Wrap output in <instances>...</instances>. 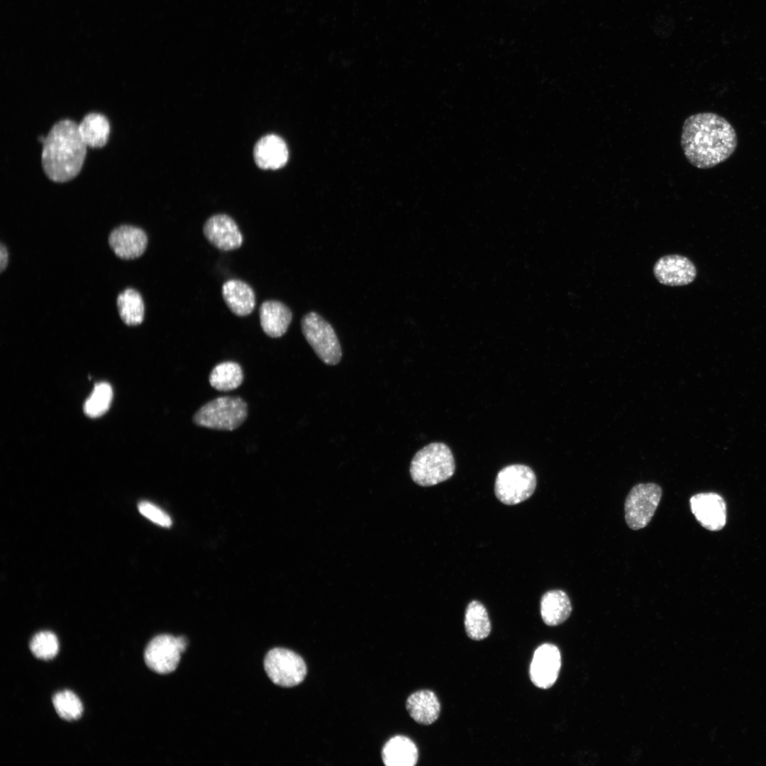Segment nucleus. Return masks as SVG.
Here are the masks:
<instances>
[{"mask_svg":"<svg viewBox=\"0 0 766 766\" xmlns=\"http://www.w3.org/2000/svg\"><path fill=\"white\" fill-rule=\"evenodd\" d=\"M117 306L122 321L128 326L140 324L144 318V304L141 295L133 289H127L117 297Z\"/></svg>","mask_w":766,"mask_h":766,"instance_id":"nucleus-24","label":"nucleus"},{"mask_svg":"<svg viewBox=\"0 0 766 766\" xmlns=\"http://www.w3.org/2000/svg\"><path fill=\"white\" fill-rule=\"evenodd\" d=\"M109 243L113 252L123 260L135 259L145 252L148 238L143 230L133 226L123 225L113 229L109 235Z\"/></svg>","mask_w":766,"mask_h":766,"instance_id":"nucleus-14","label":"nucleus"},{"mask_svg":"<svg viewBox=\"0 0 766 766\" xmlns=\"http://www.w3.org/2000/svg\"><path fill=\"white\" fill-rule=\"evenodd\" d=\"M30 649L32 653L39 659H52L57 654L59 649L57 638L52 632L40 631L32 638Z\"/></svg>","mask_w":766,"mask_h":766,"instance_id":"nucleus-27","label":"nucleus"},{"mask_svg":"<svg viewBox=\"0 0 766 766\" xmlns=\"http://www.w3.org/2000/svg\"><path fill=\"white\" fill-rule=\"evenodd\" d=\"M259 316L262 329L271 338L282 336L292 319V313L287 306L274 300L264 301L260 307Z\"/></svg>","mask_w":766,"mask_h":766,"instance_id":"nucleus-16","label":"nucleus"},{"mask_svg":"<svg viewBox=\"0 0 766 766\" xmlns=\"http://www.w3.org/2000/svg\"><path fill=\"white\" fill-rule=\"evenodd\" d=\"M87 148L78 123L71 119L57 121L43 142L41 164L45 175L55 182L72 179L82 168Z\"/></svg>","mask_w":766,"mask_h":766,"instance_id":"nucleus-2","label":"nucleus"},{"mask_svg":"<svg viewBox=\"0 0 766 766\" xmlns=\"http://www.w3.org/2000/svg\"><path fill=\"white\" fill-rule=\"evenodd\" d=\"M406 706L411 717L423 725L434 723L440 713L438 699L433 692L427 689L411 694L406 700Z\"/></svg>","mask_w":766,"mask_h":766,"instance_id":"nucleus-18","label":"nucleus"},{"mask_svg":"<svg viewBox=\"0 0 766 766\" xmlns=\"http://www.w3.org/2000/svg\"><path fill=\"white\" fill-rule=\"evenodd\" d=\"M572 613L567 594L561 589L545 592L540 600V614L543 622L550 626L565 622Z\"/></svg>","mask_w":766,"mask_h":766,"instance_id":"nucleus-20","label":"nucleus"},{"mask_svg":"<svg viewBox=\"0 0 766 766\" xmlns=\"http://www.w3.org/2000/svg\"><path fill=\"white\" fill-rule=\"evenodd\" d=\"M465 628L469 638L481 640L490 634L491 623L487 611L479 601H470L465 614Z\"/></svg>","mask_w":766,"mask_h":766,"instance_id":"nucleus-22","label":"nucleus"},{"mask_svg":"<svg viewBox=\"0 0 766 766\" xmlns=\"http://www.w3.org/2000/svg\"><path fill=\"white\" fill-rule=\"evenodd\" d=\"M253 155L255 162L260 168L277 170L287 163L289 152L282 138L274 134H269L257 142Z\"/></svg>","mask_w":766,"mask_h":766,"instance_id":"nucleus-15","label":"nucleus"},{"mask_svg":"<svg viewBox=\"0 0 766 766\" xmlns=\"http://www.w3.org/2000/svg\"><path fill=\"white\" fill-rule=\"evenodd\" d=\"M653 274L662 284L677 287L692 282L696 278V270L688 257L680 255H667L655 262Z\"/></svg>","mask_w":766,"mask_h":766,"instance_id":"nucleus-11","label":"nucleus"},{"mask_svg":"<svg viewBox=\"0 0 766 766\" xmlns=\"http://www.w3.org/2000/svg\"><path fill=\"white\" fill-rule=\"evenodd\" d=\"M113 397L111 387L106 382L95 385L91 395L84 404L86 414L95 418L104 414L109 408Z\"/></svg>","mask_w":766,"mask_h":766,"instance_id":"nucleus-25","label":"nucleus"},{"mask_svg":"<svg viewBox=\"0 0 766 766\" xmlns=\"http://www.w3.org/2000/svg\"><path fill=\"white\" fill-rule=\"evenodd\" d=\"M455 470V460L450 448L443 443H432L414 455L409 472L416 484L430 487L450 479Z\"/></svg>","mask_w":766,"mask_h":766,"instance_id":"nucleus-3","label":"nucleus"},{"mask_svg":"<svg viewBox=\"0 0 766 766\" xmlns=\"http://www.w3.org/2000/svg\"><path fill=\"white\" fill-rule=\"evenodd\" d=\"M52 703L57 714L65 720H77L82 716V702L69 690L56 693L52 697Z\"/></svg>","mask_w":766,"mask_h":766,"instance_id":"nucleus-26","label":"nucleus"},{"mask_svg":"<svg viewBox=\"0 0 766 766\" xmlns=\"http://www.w3.org/2000/svg\"><path fill=\"white\" fill-rule=\"evenodd\" d=\"M138 509L143 516L160 526L169 527L172 525L169 515L149 501H141Z\"/></svg>","mask_w":766,"mask_h":766,"instance_id":"nucleus-28","label":"nucleus"},{"mask_svg":"<svg viewBox=\"0 0 766 766\" xmlns=\"http://www.w3.org/2000/svg\"><path fill=\"white\" fill-rule=\"evenodd\" d=\"M382 757L387 766H413L418 761V752L410 738L396 736L385 743Z\"/></svg>","mask_w":766,"mask_h":766,"instance_id":"nucleus-19","label":"nucleus"},{"mask_svg":"<svg viewBox=\"0 0 766 766\" xmlns=\"http://www.w3.org/2000/svg\"><path fill=\"white\" fill-rule=\"evenodd\" d=\"M243 381L240 365L233 361L216 365L209 375L211 386L218 391L228 392L238 388Z\"/></svg>","mask_w":766,"mask_h":766,"instance_id":"nucleus-23","label":"nucleus"},{"mask_svg":"<svg viewBox=\"0 0 766 766\" xmlns=\"http://www.w3.org/2000/svg\"><path fill=\"white\" fill-rule=\"evenodd\" d=\"M737 145L735 128L717 113H697L683 123L681 146L687 161L696 168L709 169L723 162Z\"/></svg>","mask_w":766,"mask_h":766,"instance_id":"nucleus-1","label":"nucleus"},{"mask_svg":"<svg viewBox=\"0 0 766 766\" xmlns=\"http://www.w3.org/2000/svg\"><path fill=\"white\" fill-rule=\"evenodd\" d=\"M8 263V252L6 246L1 243L0 245V272H2L6 267Z\"/></svg>","mask_w":766,"mask_h":766,"instance_id":"nucleus-29","label":"nucleus"},{"mask_svg":"<svg viewBox=\"0 0 766 766\" xmlns=\"http://www.w3.org/2000/svg\"><path fill=\"white\" fill-rule=\"evenodd\" d=\"M248 405L239 396H220L203 405L194 413L193 422L198 426L233 431L246 419Z\"/></svg>","mask_w":766,"mask_h":766,"instance_id":"nucleus-4","label":"nucleus"},{"mask_svg":"<svg viewBox=\"0 0 766 766\" xmlns=\"http://www.w3.org/2000/svg\"><path fill=\"white\" fill-rule=\"evenodd\" d=\"M264 667L274 684L284 687L299 684L307 673L306 663L301 656L281 648H274L267 653Z\"/></svg>","mask_w":766,"mask_h":766,"instance_id":"nucleus-8","label":"nucleus"},{"mask_svg":"<svg viewBox=\"0 0 766 766\" xmlns=\"http://www.w3.org/2000/svg\"><path fill=\"white\" fill-rule=\"evenodd\" d=\"M204 234L216 248L228 251L239 248L243 235L235 221L226 214H216L204 223Z\"/></svg>","mask_w":766,"mask_h":766,"instance_id":"nucleus-13","label":"nucleus"},{"mask_svg":"<svg viewBox=\"0 0 766 766\" xmlns=\"http://www.w3.org/2000/svg\"><path fill=\"white\" fill-rule=\"evenodd\" d=\"M560 667L561 655L557 647L544 643L534 652L529 670L531 680L538 688L548 689L555 683Z\"/></svg>","mask_w":766,"mask_h":766,"instance_id":"nucleus-10","label":"nucleus"},{"mask_svg":"<svg viewBox=\"0 0 766 766\" xmlns=\"http://www.w3.org/2000/svg\"><path fill=\"white\" fill-rule=\"evenodd\" d=\"M536 487L533 470L525 465L515 464L501 469L494 483L496 498L506 505H516L528 499Z\"/></svg>","mask_w":766,"mask_h":766,"instance_id":"nucleus-6","label":"nucleus"},{"mask_svg":"<svg viewBox=\"0 0 766 766\" xmlns=\"http://www.w3.org/2000/svg\"><path fill=\"white\" fill-rule=\"evenodd\" d=\"M222 295L228 309L235 315L245 316L253 311L255 295L250 285L240 279H230L222 287Z\"/></svg>","mask_w":766,"mask_h":766,"instance_id":"nucleus-17","label":"nucleus"},{"mask_svg":"<svg viewBox=\"0 0 766 766\" xmlns=\"http://www.w3.org/2000/svg\"><path fill=\"white\" fill-rule=\"evenodd\" d=\"M187 647V639L184 636L157 635L146 647L145 662L150 670L157 673H170L177 668L181 654Z\"/></svg>","mask_w":766,"mask_h":766,"instance_id":"nucleus-9","label":"nucleus"},{"mask_svg":"<svg viewBox=\"0 0 766 766\" xmlns=\"http://www.w3.org/2000/svg\"><path fill=\"white\" fill-rule=\"evenodd\" d=\"M690 508L698 522L709 531L721 530L726 524V508L723 498L715 493H699L689 500Z\"/></svg>","mask_w":766,"mask_h":766,"instance_id":"nucleus-12","label":"nucleus"},{"mask_svg":"<svg viewBox=\"0 0 766 766\" xmlns=\"http://www.w3.org/2000/svg\"><path fill=\"white\" fill-rule=\"evenodd\" d=\"M662 496L661 487L655 483H640L628 493L624 505L625 519L633 530L645 527L652 519Z\"/></svg>","mask_w":766,"mask_h":766,"instance_id":"nucleus-7","label":"nucleus"},{"mask_svg":"<svg viewBox=\"0 0 766 766\" xmlns=\"http://www.w3.org/2000/svg\"><path fill=\"white\" fill-rule=\"evenodd\" d=\"M301 331L318 357L326 365H335L341 360L342 350L332 326L316 312L301 319Z\"/></svg>","mask_w":766,"mask_h":766,"instance_id":"nucleus-5","label":"nucleus"},{"mask_svg":"<svg viewBox=\"0 0 766 766\" xmlns=\"http://www.w3.org/2000/svg\"><path fill=\"white\" fill-rule=\"evenodd\" d=\"M79 131L84 143L88 147L99 148L108 142L110 123L103 114L96 112L87 113L78 123Z\"/></svg>","mask_w":766,"mask_h":766,"instance_id":"nucleus-21","label":"nucleus"}]
</instances>
